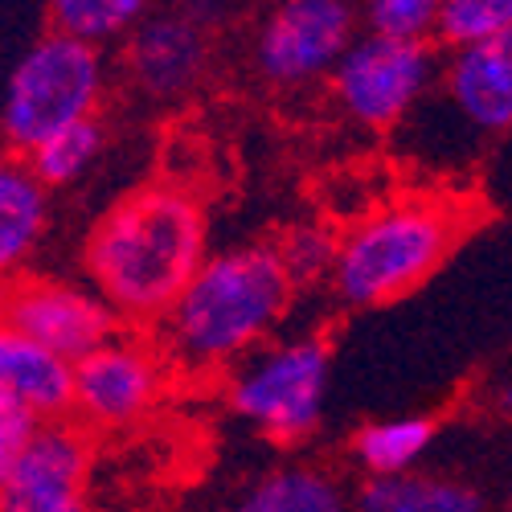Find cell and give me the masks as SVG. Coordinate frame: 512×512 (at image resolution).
<instances>
[{"mask_svg": "<svg viewBox=\"0 0 512 512\" xmlns=\"http://www.w3.org/2000/svg\"><path fill=\"white\" fill-rule=\"evenodd\" d=\"M439 74L443 70L435 46H426V41H390L361 33L332 70L328 91L345 119L381 132V127H398L431 95Z\"/></svg>", "mask_w": 512, "mask_h": 512, "instance_id": "cell-7", "label": "cell"}, {"mask_svg": "<svg viewBox=\"0 0 512 512\" xmlns=\"http://www.w3.org/2000/svg\"><path fill=\"white\" fill-rule=\"evenodd\" d=\"M357 512H484V496L472 484L439 476H369L353 500Z\"/></svg>", "mask_w": 512, "mask_h": 512, "instance_id": "cell-15", "label": "cell"}, {"mask_svg": "<svg viewBox=\"0 0 512 512\" xmlns=\"http://www.w3.org/2000/svg\"><path fill=\"white\" fill-rule=\"evenodd\" d=\"M37 426H41V418L29 406H21L9 394H0V484H5V476L13 472V463L21 459L29 439L37 435Z\"/></svg>", "mask_w": 512, "mask_h": 512, "instance_id": "cell-23", "label": "cell"}, {"mask_svg": "<svg viewBox=\"0 0 512 512\" xmlns=\"http://www.w3.org/2000/svg\"><path fill=\"white\" fill-rule=\"evenodd\" d=\"M361 29L390 41H426L435 46L443 0H357Z\"/></svg>", "mask_w": 512, "mask_h": 512, "instance_id": "cell-21", "label": "cell"}, {"mask_svg": "<svg viewBox=\"0 0 512 512\" xmlns=\"http://www.w3.org/2000/svg\"><path fill=\"white\" fill-rule=\"evenodd\" d=\"M91 431L74 418L41 422L13 472L0 484V508H66L87 504Z\"/></svg>", "mask_w": 512, "mask_h": 512, "instance_id": "cell-10", "label": "cell"}, {"mask_svg": "<svg viewBox=\"0 0 512 512\" xmlns=\"http://www.w3.org/2000/svg\"><path fill=\"white\" fill-rule=\"evenodd\" d=\"M508 33H512V0H443L435 41L447 50H472Z\"/></svg>", "mask_w": 512, "mask_h": 512, "instance_id": "cell-20", "label": "cell"}, {"mask_svg": "<svg viewBox=\"0 0 512 512\" xmlns=\"http://www.w3.org/2000/svg\"><path fill=\"white\" fill-rule=\"evenodd\" d=\"M156 0H46L50 25L91 46L132 37V29L152 13Z\"/></svg>", "mask_w": 512, "mask_h": 512, "instance_id": "cell-19", "label": "cell"}, {"mask_svg": "<svg viewBox=\"0 0 512 512\" xmlns=\"http://www.w3.org/2000/svg\"><path fill=\"white\" fill-rule=\"evenodd\" d=\"M431 443H435L431 418H418V414L381 418L353 435V459L365 476H406L431 451Z\"/></svg>", "mask_w": 512, "mask_h": 512, "instance_id": "cell-17", "label": "cell"}, {"mask_svg": "<svg viewBox=\"0 0 512 512\" xmlns=\"http://www.w3.org/2000/svg\"><path fill=\"white\" fill-rule=\"evenodd\" d=\"M295 279L271 242L209 254L181 300L156 328L164 357L189 373H218L246 361L283 324Z\"/></svg>", "mask_w": 512, "mask_h": 512, "instance_id": "cell-2", "label": "cell"}, {"mask_svg": "<svg viewBox=\"0 0 512 512\" xmlns=\"http://www.w3.org/2000/svg\"><path fill=\"white\" fill-rule=\"evenodd\" d=\"M328 394V345L316 336H295L254 349L234 365L230 410L275 443H304Z\"/></svg>", "mask_w": 512, "mask_h": 512, "instance_id": "cell-5", "label": "cell"}, {"mask_svg": "<svg viewBox=\"0 0 512 512\" xmlns=\"http://www.w3.org/2000/svg\"><path fill=\"white\" fill-rule=\"evenodd\" d=\"M508 512H512V500H508Z\"/></svg>", "mask_w": 512, "mask_h": 512, "instance_id": "cell-26", "label": "cell"}, {"mask_svg": "<svg viewBox=\"0 0 512 512\" xmlns=\"http://www.w3.org/2000/svg\"><path fill=\"white\" fill-rule=\"evenodd\" d=\"M132 82L152 99L193 91L209 66V33L185 9H152L123 46Z\"/></svg>", "mask_w": 512, "mask_h": 512, "instance_id": "cell-11", "label": "cell"}, {"mask_svg": "<svg viewBox=\"0 0 512 512\" xmlns=\"http://www.w3.org/2000/svg\"><path fill=\"white\" fill-rule=\"evenodd\" d=\"M168 357L140 336H111L107 345L74 361L70 418L87 431H127L140 426L164 398Z\"/></svg>", "mask_w": 512, "mask_h": 512, "instance_id": "cell-8", "label": "cell"}, {"mask_svg": "<svg viewBox=\"0 0 512 512\" xmlns=\"http://www.w3.org/2000/svg\"><path fill=\"white\" fill-rule=\"evenodd\" d=\"M447 107L480 136L512 127V33L472 50H451L443 62Z\"/></svg>", "mask_w": 512, "mask_h": 512, "instance_id": "cell-12", "label": "cell"}, {"mask_svg": "<svg viewBox=\"0 0 512 512\" xmlns=\"http://www.w3.org/2000/svg\"><path fill=\"white\" fill-rule=\"evenodd\" d=\"M107 95L103 50L70 33H41L17 58L0 99V140L13 156H29L74 123L99 119Z\"/></svg>", "mask_w": 512, "mask_h": 512, "instance_id": "cell-4", "label": "cell"}, {"mask_svg": "<svg viewBox=\"0 0 512 512\" xmlns=\"http://www.w3.org/2000/svg\"><path fill=\"white\" fill-rule=\"evenodd\" d=\"M205 259V209L189 189L168 181L123 193L82 242L91 287L127 324H160Z\"/></svg>", "mask_w": 512, "mask_h": 512, "instance_id": "cell-1", "label": "cell"}, {"mask_svg": "<svg viewBox=\"0 0 512 512\" xmlns=\"http://www.w3.org/2000/svg\"><path fill=\"white\" fill-rule=\"evenodd\" d=\"M361 33L357 0H275L254 29L250 62L275 91H304L332 78Z\"/></svg>", "mask_w": 512, "mask_h": 512, "instance_id": "cell-6", "label": "cell"}, {"mask_svg": "<svg viewBox=\"0 0 512 512\" xmlns=\"http://www.w3.org/2000/svg\"><path fill=\"white\" fill-rule=\"evenodd\" d=\"M103 148H107L103 123L87 119V123H74V127H66V132L50 136L37 152L25 156V164H29V173L54 193V189H70V185H78L82 177H87L99 164Z\"/></svg>", "mask_w": 512, "mask_h": 512, "instance_id": "cell-18", "label": "cell"}, {"mask_svg": "<svg viewBox=\"0 0 512 512\" xmlns=\"http://www.w3.org/2000/svg\"><path fill=\"white\" fill-rule=\"evenodd\" d=\"M0 324L25 332L70 365L119 332V316L95 287L46 275H13L0 283Z\"/></svg>", "mask_w": 512, "mask_h": 512, "instance_id": "cell-9", "label": "cell"}, {"mask_svg": "<svg viewBox=\"0 0 512 512\" xmlns=\"http://www.w3.org/2000/svg\"><path fill=\"white\" fill-rule=\"evenodd\" d=\"M230 512H349V500L324 467L287 463L254 480Z\"/></svg>", "mask_w": 512, "mask_h": 512, "instance_id": "cell-16", "label": "cell"}, {"mask_svg": "<svg viewBox=\"0 0 512 512\" xmlns=\"http://www.w3.org/2000/svg\"><path fill=\"white\" fill-rule=\"evenodd\" d=\"M50 226V189L21 156L0 160V283L13 279Z\"/></svg>", "mask_w": 512, "mask_h": 512, "instance_id": "cell-14", "label": "cell"}, {"mask_svg": "<svg viewBox=\"0 0 512 512\" xmlns=\"http://www.w3.org/2000/svg\"><path fill=\"white\" fill-rule=\"evenodd\" d=\"M275 246L283 254V267L291 271L295 287H300V283H316V279H332V271H336L340 238L332 230H324V226H300V230H291Z\"/></svg>", "mask_w": 512, "mask_h": 512, "instance_id": "cell-22", "label": "cell"}, {"mask_svg": "<svg viewBox=\"0 0 512 512\" xmlns=\"http://www.w3.org/2000/svg\"><path fill=\"white\" fill-rule=\"evenodd\" d=\"M0 512H91L87 504H66V508H0Z\"/></svg>", "mask_w": 512, "mask_h": 512, "instance_id": "cell-24", "label": "cell"}, {"mask_svg": "<svg viewBox=\"0 0 512 512\" xmlns=\"http://www.w3.org/2000/svg\"><path fill=\"white\" fill-rule=\"evenodd\" d=\"M467 230L463 205L402 197L340 238L332 287L349 308H386L431 279Z\"/></svg>", "mask_w": 512, "mask_h": 512, "instance_id": "cell-3", "label": "cell"}, {"mask_svg": "<svg viewBox=\"0 0 512 512\" xmlns=\"http://www.w3.org/2000/svg\"><path fill=\"white\" fill-rule=\"evenodd\" d=\"M0 394L29 406L41 422L70 418L74 406V365L25 332L0 324Z\"/></svg>", "mask_w": 512, "mask_h": 512, "instance_id": "cell-13", "label": "cell"}, {"mask_svg": "<svg viewBox=\"0 0 512 512\" xmlns=\"http://www.w3.org/2000/svg\"><path fill=\"white\" fill-rule=\"evenodd\" d=\"M500 402H504V410H512V381L504 386V394H500Z\"/></svg>", "mask_w": 512, "mask_h": 512, "instance_id": "cell-25", "label": "cell"}]
</instances>
